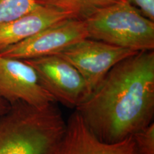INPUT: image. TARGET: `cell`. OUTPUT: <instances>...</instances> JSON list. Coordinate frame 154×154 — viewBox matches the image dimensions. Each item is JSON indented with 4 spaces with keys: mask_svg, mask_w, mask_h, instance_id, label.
Masks as SVG:
<instances>
[{
    "mask_svg": "<svg viewBox=\"0 0 154 154\" xmlns=\"http://www.w3.org/2000/svg\"><path fill=\"white\" fill-rule=\"evenodd\" d=\"M76 111L106 143L121 141L149 126L154 116L153 50L138 51L116 63Z\"/></svg>",
    "mask_w": 154,
    "mask_h": 154,
    "instance_id": "cell-1",
    "label": "cell"
},
{
    "mask_svg": "<svg viewBox=\"0 0 154 154\" xmlns=\"http://www.w3.org/2000/svg\"><path fill=\"white\" fill-rule=\"evenodd\" d=\"M66 122L54 103L10 105L0 117V154H58Z\"/></svg>",
    "mask_w": 154,
    "mask_h": 154,
    "instance_id": "cell-2",
    "label": "cell"
},
{
    "mask_svg": "<svg viewBox=\"0 0 154 154\" xmlns=\"http://www.w3.org/2000/svg\"><path fill=\"white\" fill-rule=\"evenodd\" d=\"M88 38L134 51L154 49V22L121 1L85 19Z\"/></svg>",
    "mask_w": 154,
    "mask_h": 154,
    "instance_id": "cell-3",
    "label": "cell"
},
{
    "mask_svg": "<svg viewBox=\"0 0 154 154\" xmlns=\"http://www.w3.org/2000/svg\"><path fill=\"white\" fill-rule=\"evenodd\" d=\"M24 61L33 67L42 86L55 101L76 109L91 96L80 72L59 55Z\"/></svg>",
    "mask_w": 154,
    "mask_h": 154,
    "instance_id": "cell-4",
    "label": "cell"
},
{
    "mask_svg": "<svg viewBox=\"0 0 154 154\" xmlns=\"http://www.w3.org/2000/svg\"><path fill=\"white\" fill-rule=\"evenodd\" d=\"M137 52L86 38L57 55L66 59L80 72L91 95L116 63Z\"/></svg>",
    "mask_w": 154,
    "mask_h": 154,
    "instance_id": "cell-5",
    "label": "cell"
},
{
    "mask_svg": "<svg viewBox=\"0 0 154 154\" xmlns=\"http://www.w3.org/2000/svg\"><path fill=\"white\" fill-rule=\"evenodd\" d=\"M86 38L88 35L85 20L68 19L24 41L1 49L0 54L22 60L57 55Z\"/></svg>",
    "mask_w": 154,
    "mask_h": 154,
    "instance_id": "cell-6",
    "label": "cell"
},
{
    "mask_svg": "<svg viewBox=\"0 0 154 154\" xmlns=\"http://www.w3.org/2000/svg\"><path fill=\"white\" fill-rule=\"evenodd\" d=\"M0 98L10 105L22 102L36 108L56 102L42 86L31 65L24 60L1 54Z\"/></svg>",
    "mask_w": 154,
    "mask_h": 154,
    "instance_id": "cell-7",
    "label": "cell"
},
{
    "mask_svg": "<svg viewBox=\"0 0 154 154\" xmlns=\"http://www.w3.org/2000/svg\"><path fill=\"white\" fill-rule=\"evenodd\" d=\"M58 154H138L132 136L116 143L97 138L75 111L66 122Z\"/></svg>",
    "mask_w": 154,
    "mask_h": 154,
    "instance_id": "cell-8",
    "label": "cell"
},
{
    "mask_svg": "<svg viewBox=\"0 0 154 154\" xmlns=\"http://www.w3.org/2000/svg\"><path fill=\"white\" fill-rule=\"evenodd\" d=\"M68 19L74 18L54 7L37 5L26 14L0 26V50Z\"/></svg>",
    "mask_w": 154,
    "mask_h": 154,
    "instance_id": "cell-9",
    "label": "cell"
},
{
    "mask_svg": "<svg viewBox=\"0 0 154 154\" xmlns=\"http://www.w3.org/2000/svg\"><path fill=\"white\" fill-rule=\"evenodd\" d=\"M121 1L124 0H36V3L59 9L74 19L85 20L100 9Z\"/></svg>",
    "mask_w": 154,
    "mask_h": 154,
    "instance_id": "cell-10",
    "label": "cell"
},
{
    "mask_svg": "<svg viewBox=\"0 0 154 154\" xmlns=\"http://www.w3.org/2000/svg\"><path fill=\"white\" fill-rule=\"evenodd\" d=\"M36 0H0V26L33 9Z\"/></svg>",
    "mask_w": 154,
    "mask_h": 154,
    "instance_id": "cell-11",
    "label": "cell"
},
{
    "mask_svg": "<svg viewBox=\"0 0 154 154\" xmlns=\"http://www.w3.org/2000/svg\"><path fill=\"white\" fill-rule=\"evenodd\" d=\"M138 154H154V123L133 135Z\"/></svg>",
    "mask_w": 154,
    "mask_h": 154,
    "instance_id": "cell-12",
    "label": "cell"
},
{
    "mask_svg": "<svg viewBox=\"0 0 154 154\" xmlns=\"http://www.w3.org/2000/svg\"><path fill=\"white\" fill-rule=\"evenodd\" d=\"M136 7L150 20L154 22V0H125Z\"/></svg>",
    "mask_w": 154,
    "mask_h": 154,
    "instance_id": "cell-13",
    "label": "cell"
},
{
    "mask_svg": "<svg viewBox=\"0 0 154 154\" xmlns=\"http://www.w3.org/2000/svg\"><path fill=\"white\" fill-rule=\"evenodd\" d=\"M9 107H10V104L2 98H0V117L9 110Z\"/></svg>",
    "mask_w": 154,
    "mask_h": 154,
    "instance_id": "cell-14",
    "label": "cell"
}]
</instances>
